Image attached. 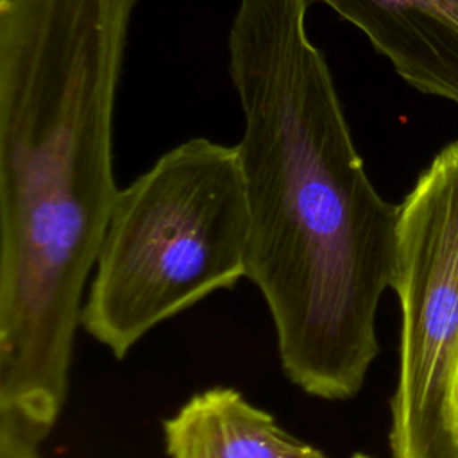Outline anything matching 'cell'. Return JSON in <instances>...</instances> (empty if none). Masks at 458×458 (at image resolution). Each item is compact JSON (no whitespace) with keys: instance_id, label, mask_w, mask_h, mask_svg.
Here are the masks:
<instances>
[{"instance_id":"6","label":"cell","mask_w":458,"mask_h":458,"mask_svg":"<svg viewBox=\"0 0 458 458\" xmlns=\"http://www.w3.org/2000/svg\"><path fill=\"white\" fill-rule=\"evenodd\" d=\"M351 458H372V456H369V454H363V453H354Z\"/></svg>"},{"instance_id":"4","label":"cell","mask_w":458,"mask_h":458,"mask_svg":"<svg viewBox=\"0 0 458 458\" xmlns=\"http://www.w3.org/2000/svg\"><path fill=\"white\" fill-rule=\"evenodd\" d=\"M168 458H326L231 386L191 395L163 420Z\"/></svg>"},{"instance_id":"1","label":"cell","mask_w":458,"mask_h":458,"mask_svg":"<svg viewBox=\"0 0 458 458\" xmlns=\"http://www.w3.org/2000/svg\"><path fill=\"white\" fill-rule=\"evenodd\" d=\"M315 0H240L227 32L243 116L245 277L270 311L286 377L354 397L379 352L376 313L394 283L399 206L367 175L324 52Z\"/></svg>"},{"instance_id":"5","label":"cell","mask_w":458,"mask_h":458,"mask_svg":"<svg viewBox=\"0 0 458 458\" xmlns=\"http://www.w3.org/2000/svg\"><path fill=\"white\" fill-rule=\"evenodd\" d=\"M47 433L14 413L0 411V458H43Z\"/></svg>"},{"instance_id":"3","label":"cell","mask_w":458,"mask_h":458,"mask_svg":"<svg viewBox=\"0 0 458 458\" xmlns=\"http://www.w3.org/2000/svg\"><path fill=\"white\" fill-rule=\"evenodd\" d=\"M392 288L401 304L392 458H458V141L399 204Z\"/></svg>"},{"instance_id":"2","label":"cell","mask_w":458,"mask_h":458,"mask_svg":"<svg viewBox=\"0 0 458 458\" xmlns=\"http://www.w3.org/2000/svg\"><path fill=\"white\" fill-rule=\"evenodd\" d=\"M236 145L191 138L116 195L81 326L122 360L157 324L245 277Z\"/></svg>"},{"instance_id":"7","label":"cell","mask_w":458,"mask_h":458,"mask_svg":"<svg viewBox=\"0 0 458 458\" xmlns=\"http://www.w3.org/2000/svg\"><path fill=\"white\" fill-rule=\"evenodd\" d=\"M456 403H458V379H456Z\"/></svg>"}]
</instances>
